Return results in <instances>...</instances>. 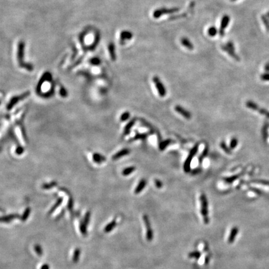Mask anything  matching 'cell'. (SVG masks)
Listing matches in <instances>:
<instances>
[{"instance_id":"33","label":"cell","mask_w":269,"mask_h":269,"mask_svg":"<svg viewBox=\"0 0 269 269\" xmlns=\"http://www.w3.org/2000/svg\"><path fill=\"white\" fill-rule=\"evenodd\" d=\"M90 216H91V215H90L89 212H88V213L86 214V218H85V224H84L86 225H87V224H88V219H90Z\"/></svg>"},{"instance_id":"28","label":"cell","mask_w":269,"mask_h":269,"mask_svg":"<svg viewBox=\"0 0 269 269\" xmlns=\"http://www.w3.org/2000/svg\"><path fill=\"white\" fill-rule=\"evenodd\" d=\"M154 183H155V186H156L158 188H161L163 187V183L161 182L159 179H154Z\"/></svg>"},{"instance_id":"36","label":"cell","mask_w":269,"mask_h":269,"mask_svg":"<svg viewBox=\"0 0 269 269\" xmlns=\"http://www.w3.org/2000/svg\"><path fill=\"white\" fill-rule=\"evenodd\" d=\"M266 15H267V16L268 17V20H269V11L267 12V14H266Z\"/></svg>"},{"instance_id":"15","label":"cell","mask_w":269,"mask_h":269,"mask_svg":"<svg viewBox=\"0 0 269 269\" xmlns=\"http://www.w3.org/2000/svg\"><path fill=\"white\" fill-rule=\"evenodd\" d=\"M136 170V168L135 166H129V167H127V168H125L123 171H122V175L123 176H129L130 175H131V173H133Z\"/></svg>"},{"instance_id":"10","label":"cell","mask_w":269,"mask_h":269,"mask_svg":"<svg viewBox=\"0 0 269 269\" xmlns=\"http://www.w3.org/2000/svg\"><path fill=\"white\" fill-rule=\"evenodd\" d=\"M130 153V150L129 149H128V148H123V149H122V150L118 152L116 154H115L114 155H113V157H112V159L113 160H117L120 158H122L123 157L127 156V155H128Z\"/></svg>"},{"instance_id":"14","label":"cell","mask_w":269,"mask_h":269,"mask_svg":"<svg viewBox=\"0 0 269 269\" xmlns=\"http://www.w3.org/2000/svg\"><path fill=\"white\" fill-rule=\"evenodd\" d=\"M173 142L172 140L171 139H167L166 140H164L163 141H161L160 143V145H159V149H160L161 151H163L164 149L168 146H169L171 143Z\"/></svg>"},{"instance_id":"7","label":"cell","mask_w":269,"mask_h":269,"mask_svg":"<svg viewBox=\"0 0 269 269\" xmlns=\"http://www.w3.org/2000/svg\"><path fill=\"white\" fill-rule=\"evenodd\" d=\"M230 20H231L230 16L228 15H224L223 16L222 19H221L220 28L219 30V33L221 37H223L224 36L225 29L228 28L229 23L230 22Z\"/></svg>"},{"instance_id":"1","label":"cell","mask_w":269,"mask_h":269,"mask_svg":"<svg viewBox=\"0 0 269 269\" xmlns=\"http://www.w3.org/2000/svg\"><path fill=\"white\" fill-rule=\"evenodd\" d=\"M201 202V213L203 218L204 223L208 224L209 219L208 218V202L206 196L204 194H202L200 196Z\"/></svg>"},{"instance_id":"12","label":"cell","mask_w":269,"mask_h":269,"mask_svg":"<svg viewBox=\"0 0 269 269\" xmlns=\"http://www.w3.org/2000/svg\"><path fill=\"white\" fill-rule=\"evenodd\" d=\"M181 43L183 47H186L188 50L192 51L194 49V46L193 44L192 43V42L186 37H183L181 38Z\"/></svg>"},{"instance_id":"34","label":"cell","mask_w":269,"mask_h":269,"mask_svg":"<svg viewBox=\"0 0 269 269\" xmlns=\"http://www.w3.org/2000/svg\"><path fill=\"white\" fill-rule=\"evenodd\" d=\"M265 69L267 72V73H269V63H267L265 66Z\"/></svg>"},{"instance_id":"18","label":"cell","mask_w":269,"mask_h":269,"mask_svg":"<svg viewBox=\"0 0 269 269\" xmlns=\"http://www.w3.org/2000/svg\"><path fill=\"white\" fill-rule=\"evenodd\" d=\"M109 52L111 55V57L113 61H115L116 59V53H115V47L113 44H111L109 47Z\"/></svg>"},{"instance_id":"19","label":"cell","mask_w":269,"mask_h":269,"mask_svg":"<svg viewBox=\"0 0 269 269\" xmlns=\"http://www.w3.org/2000/svg\"><path fill=\"white\" fill-rule=\"evenodd\" d=\"M218 29L216 27L214 26H211L207 30V34L211 37H214L216 36V34H218Z\"/></svg>"},{"instance_id":"17","label":"cell","mask_w":269,"mask_h":269,"mask_svg":"<svg viewBox=\"0 0 269 269\" xmlns=\"http://www.w3.org/2000/svg\"><path fill=\"white\" fill-rule=\"evenodd\" d=\"M262 21L267 30V32L269 33V20L266 15H262L261 16Z\"/></svg>"},{"instance_id":"37","label":"cell","mask_w":269,"mask_h":269,"mask_svg":"<svg viewBox=\"0 0 269 269\" xmlns=\"http://www.w3.org/2000/svg\"><path fill=\"white\" fill-rule=\"evenodd\" d=\"M232 1H237V0H232Z\"/></svg>"},{"instance_id":"6","label":"cell","mask_w":269,"mask_h":269,"mask_svg":"<svg viewBox=\"0 0 269 269\" xmlns=\"http://www.w3.org/2000/svg\"><path fill=\"white\" fill-rule=\"evenodd\" d=\"M143 221H144V223H145L146 229V240L148 242H151L153 239V230H152V226H151L150 221H149L148 216L146 214L143 215Z\"/></svg>"},{"instance_id":"4","label":"cell","mask_w":269,"mask_h":269,"mask_svg":"<svg viewBox=\"0 0 269 269\" xmlns=\"http://www.w3.org/2000/svg\"><path fill=\"white\" fill-rule=\"evenodd\" d=\"M198 147H199V145H198V144H197L191 149L188 157H187L186 161H185V162L184 163V166H183V169H184V171L186 173H189V171H191V162H192L193 157L195 156L197 152H198Z\"/></svg>"},{"instance_id":"21","label":"cell","mask_w":269,"mask_h":269,"mask_svg":"<svg viewBox=\"0 0 269 269\" xmlns=\"http://www.w3.org/2000/svg\"><path fill=\"white\" fill-rule=\"evenodd\" d=\"M201 255V252H199V251H193V252L189 254L188 257L189 258H191V259H199L200 258Z\"/></svg>"},{"instance_id":"30","label":"cell","mask_w":269,"mask_h":269,"mask_svg":"<svg viewBox=\"0 0 269 269\" xmlns=\"http://www.w3.org/2000/svg\"><path fill=\"white\" fill-rule=\"evenodd\" d=\"M80 254V252H79V250H77L75 253H74V260L75 262H77V260H78V259H79V254Z\"/></svg>"},{"instance_id":"8","label":"cell","mask_w":269,"mask_h":269,"mask_svg":"<svg viewBox=\"0 0 269 269\" xmlns=\"http://www.w3.org/2000/svg\"><path fill=\"white\" fill-rule=\"evenodd\" d=\"M133 37V34L132 32L128 30H124L120 33V43L122 44L125 43L127 41H130Z\"/></svg>"},{"instance_id":"35","label":"cell","mask_w":269,"mask_h":269,"mask_svg":"<svg viewBox=\"0 0 269 269\" xmlns=\"http://www.w3.org/2000/svg\"><path fill=\"white\" fill-rule=\"evenodd\" d=\"M41 269H49V266L47 265H44L42 267Z\"/></svg>"},{"instance_id":"27","label":"cell","mask_w":269,"mask_h":269,"mask_svg":"<svg viewBox=\"0 0 269 269\" xmlns=\"http://www.w3.org/2000/svg\"><path fill=\"white\" fill-rule=\"evenodd\" d=\"M260 78L262 80L269 81V73H267L261 75Z\"/></svg>"},{"instance_id":"3","label":"cell","mask_w":269,"mask_h":269,"mask_svg":"<svg viewBox=\"0 0 269 269\" xmlns=\"http://www.w3.org/2000/svg\"><path fill=\"white\" fill-rule=\"evenodd\" d=\"M221 48L226 53H228L229 56H230L232 58L235 59L236 61H240V57L236 53L235 46L232 41H229L225 44L221 46Z\"/></svg>"},{"instance_id":"2","label":"cell","mask_w":269,"mask_h":269,"mask_svg":"<svg viewBox=\"0 0 269 269\" xmlns=\"http://www.w3.org/2000/svg\"><path fill=\"white\" fill-rule=\"evenodd\" d=\"M179 11V8L177 7L175 8H160L155 9L153 12V17L155 19H158L161 16H163L166 15H171L173 13H177Z\"/></svg>"},{"instance_id":"11","label":"cell","mask_w":269,"mask_h":269,"mask_svg":"<svg viewBox=\"0 0 269 269\" xmlns=\"http://www.w3.org/2000/svg\"><path fill=\"white\" fill-rule=\"evenodd\" d=\"M146 180L145 179H141V180L139 181L138 185H137L135 191H134V193L135 194H138L139 193H140L141 191L143 190V189H144L146 186Z\"/></svg>"},{"instance_id":"24","label":"cell","mask_w":269,"mask_h":269,"mask_svg":"<svg viewBox=\"0 0 269 269\" xmlns=\"http://www.w3.org/2000/svg\"><path fill=\"white\" fill-rule=\"evenodd\" d=\"M220 147L222 148V149H223V150H224L226 153H228V154H231V150L229 149V148L228 147V146L226 145V144H225V142L222 141V142L220 143Z\"/></svg>"},{"instance_id":"32","label":"cell","mask_w":269,"mask_h":269,"mask_svg":"<svg viewBox=\"0 0 269 269\" xmlns=\"http://www.w3.org/2000/svg\"><path fill=\"white\" fill-rule=\"evenodd\" d=\"M35 249H36V251L37 253L41 255L42 254V250H41V247H39V246H36Z\"/></svg>"},{"instance_id":"5","label":"cell","mask_w":269,"mask_h":269,"mask_svg":"<svg viewBox=\"0 0 269 269\" xmlns=\"http://www.w3.org/2000/svg\"><path fill=\"white\" fill-rule=\"evenodd\" d=\"M153 81L154 83L155 86H156L160 96L161 97H165L166 94V90L163 82L161 81L160 79L158 76H154L153 77Z\"/></svg>"},{"instance_id":"22","label":"cell","mask_w":269,"mask_h":269,"mask_svg":"<svg viewBox=\"0 0 269 269\" xmlns=\"http://www.w3.org/2000/svg\"><path fill=\"white\" fill-rule=\"evenodd\" d=\"M208 151H209V149H208L207 146H206L204 149V150H203L202 153L200 155V157H199V163H202L203 159H204L207 156L208 154Z\"/></svg>"},{"instance_id":"26","label":"cell","mask_w":269,"mask_h":269,"mask_svg":"<svg viewBox=\"0 0 269 269\" xmlns=\"http://www.w3.org/2000/svg\"><path fill=\"white\" fill-rule=\"evenodd\" d=\"M237 143H238V140H237V138H232L230 143V148L231 149L235 148L237 145Z\"/></svg>"},{"instance_id":"20","label":"cell","mask_w":269,"mask_h":269,"mask_svg":"<svg viewBox=\"0 0 269 269\" xmlns=\"http://www.w3.org/2000/svg\"><path fill=\"white\" fill-rule=\"evenodd\" d=\"M147 133H138L136 134L133 138H131V140H145L147 138Z\"/></svg>"},{"instance_id":"25","label":"cell","mask_w":269,"mask_h":269,"mask_svg":"<svg viewBox=\"0 0 269 269\" xmlns=\"http://www.w3.org/2000/svg\"><path fill=\"white\" fill-rule=\"evenodd\" d=\"M247 107L251 109H253L255 110L259 109L257 105L255 104H254V102H250V101L248 102L247 103Z\"/></svg>"},{"instance_id":"29","label":"cell","mask_w":269,"mask_h":269,"mask_svg":"<svg viewBox=\"0 0 269 269\" xmlns=\"http://www.w3.org/2000/svg\"><path fill=\"white\" fill-rule=\"evenodd\" d=\"M237 178V176H231V177L225 178V181L226 182H228V183H231L233 181H234Z\"/></svg>"},{"instance_id":"9","label":"cell","mask_w":269,"mask_h":269,"mask_svg":"<svg viewBox=\"0 0 269 269\" xmlns=\"http://www.w3.org/2000/svg\"><path fill=\"white\" fill-rule=\"evenodd\" d=\"M175 110L176 112L179 113V114L182 115L185 118H186L188 120L191 119V112H189L186 109L183 108V107H181L180 105H176L175 107Z\"/></svg>"},{"instance_id":"23","label":"cell","mask_w":269,"mask_h":269,"mask_svg":"<svg viewBox=\"0 0 269 269\" xmlns=\"http://www.w3.org/2000/svg\"><path fill=\"white\" fill-rule=\"evenodd\" d=\"M130 117V113L129 112H123L121 117H120V120L122 122H125Z\"/></svg>"},{"instance_id":"16","label":"cell","mask_w":269,"mask_h":269,"mask_svg":"<svg viewBox=\"0 0 269 269\" xmlns=\"http://www.w3.org/2000/svg\"><path fill=\"white\" fill-rule=\"evenodd\" d=\"M116 225H117L116 220H113L111 223H110L109 224H107L106 225V227L104 229V231L105 232H111L113 229L115 228Z\"/></svg>"},{"instance_id":"31","label":"cell","mask_w":269,"mask_h":269,"mask_svg":"<svg viewBox=\"0 0 269 269\" xmlns=\"http://www.w3.org/2000/svg\"><path fill=\"white\" fill-rule=\"evenodd\" d=\"M201 170L200 168H196L191 171V173H192V175H198V173H199L201 172Z\"/></svg>"},{"instance_id":"13","label":"cell","mask_w":269,"mask_h":269,"mask_svg":"<svg viewBox=\"0 0 269 269\" xmlns=\"http://www.w3.org/2000/svg\"><path fill=\"white\" fill-rule=\"evenodd\" d=\"M135 123V119L133 118L132 120H131L127 123L126 126L125 127V128L123 130V135L126 136L130 133V131H131V128H132V127H133Z\"/></svg>"}]
</instances>
